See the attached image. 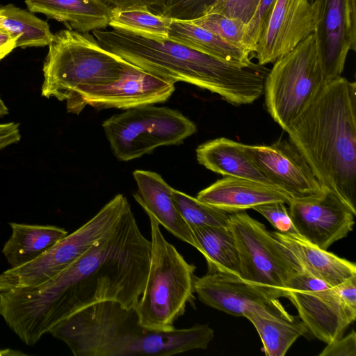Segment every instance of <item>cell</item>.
I'll list each match as a JSON object with an SVG mask.
<instances>
[{
  "label": "cell",
  "instance_id": "cell-6",
  "mask_svg": "<svg viewBox=\"0 0 356 356\" xmlns=\"http://www.w3.org/2000/svg\"><path fill=\"white\" fill-rule=\"evenodd\" d=\"M147 215L151 228L150 264L145 289L135 309L145 327L170 331L195 299L196 268L166 241L157 220Z\"/></svg>",
  "mask_w": 356,
  "mask_h": 356
},
{
  "label": "cell",
  "instance_id": "cell-19",
  "mask_svg": "<svg viewBox=\"0 0 356 356\" xmlns=\"http://www.w3.org/2000/svg\"><path fill=\"white\" fill-rule=\"evenodd\" d=\"M133 176L138 188L134 197L147 214L152 215L173 236L197 249L191 228L174 203L173 188L154 172L136 170Z\"/></svg>",
  "mask_w": 356,
  "mask_h": 356
},
{
  "label": "cell",
  "instance_id": "cell-3",
  "mask_svg": "<svg viewBox=\"0 0 356 356\" xmlns=\"http://www.w3.org/2000/svg\"><path fill=\"white\" fill-rule=\"evenodd\" d=\"M286 132L323 187L356 212L355 82L326 83Z\"/></svg>",
  "mask_w": 356,
  "mask_h": 356
},
{
  "label": "cell",
  "instance_id": "cell-16",
  "mask_svg": "<svg viewBox=\"0 0 356 356\" xmlns=\"http://www.w3.org/2000/svg\"><path fill=\"white\" fill-rule=\"evenodd\" d=\"M316 9L310 0H276L254 53L258 64L273 63L316 28Z\"/></svg>",
  "mask_w": 356,
  "mask_h": 356
},
{
  "label": "cell",
  "instance_id": "cell-38",
  "mask_svg": "<svg viewBox=\"0 0 356 356\" xmlns=\"http://www.w3.org/2000/svg\"><path fill=\"white\" fill-rule=\"evenodd\" d=\"M20 138L19 124L14 122L0 124V149L17 143Z\"/></svg>",
  "mask_w": 356,
  "mask_h": 356
},
{
  "label": "cell",
  "instance_id": "cell-9",
  "mask_svg": "<svg viewBox=\"0 0 356 356\" xmlns=\"http://www.w3.org/2000/svg\"><path fill=\"white\" fill-rule=\"evenodd\" d=\"M116 158L127 161L161 146L179 145L197 131L196 124L179 111L145 105L114 115L102 124Z\"/></svg>",
  "mask_w": 356,
  "mask_h": 356
},
{
  "label": "cell",
  "instance_id": "cell-40",
  "mask_svg": "<svg viewBox=\"0 0 356 356\" xmlns=\"http://www.w3.org/2000/svg\"><path fill=\"white\" fill-rule=\"evenodd\" d=\"M8 113V109L0 96V118Z\"/></svg>",
  "mask_w": 356,
  "mask_h": 356
},
{
  "label": "cell",
  "instance_id": "cell-33",
  "mask_svg": "<svg viewBox=\"0 0 356 356\" xmlns=\"http://www.w3.org/2000/svg\"><path fill=\"white\" fill-rule=\"evenodd\" d=\"M285 204L282 202H274L256 206L253 209L262 215L277 232L295 234L296 231Z\"/></svg>",
  "mask_w": 356,
  "mask_h": 356
},
{
  "label": "cell",
  "instance_id": "cell-22",
  "mask_svg": "<svg viewBox=\"0 0 356 356\" xmlns=\"http://www.w3.org/2000/svg\"><path fill=\"white\" fill-rule=\"evenodd\" d=\"M195 152L198 163L212 172L274 186L250 158L243 143L218 138L201 144Z\"/></svg>",
  "mask_w": 356,
  "mask_h": 356
},
{
  "label": "cell",
  "instance_id": "cell-24",
  "mask_svg": "<svg viewBox=\"0 0 356 356\" xmlns=\"http://www.w3.org/2000/svg\"><path fill=\"white\" fill-rule=\"evenodd\" d=\"M12 233L2 253L10 268L28 264L45 253L68 234L54 225L10 222Z\"/></svg>",
  "mask_w": 356,
  "mask_h": 356
},
{
  "label": "cell",
  "instance_id": "cell-35",
  "mask_svg": "<svg viewBox=\"0 0 356 356\" xmlns=\"http://www.w3.org/2000/svg\"><path fill=\"white\" fill-rule=\"evenodd\" d=\"M327 344L319 356L356 355V333L354 330L345 337H341Z\"/></svg>",
  "mask_w": 356,
  "mask_h": 356
},
{
  "label": "cell",
  "instance_id": "cell-8",
  "mask_svg": "<svg viewBox=\"0 0 356 356\" xmlns=\"http://www.w3.org/2000/svg\"><path fill=\"white\" fill-rule=\"evenodd\" d=\"M116 195L90 220L59 241L38 259L0 274V292L37 287L62 273L94 243L110 234L130 207Z\"/></svg>",
  "mask_w": 356,
  "mask_h": 356
},
{
  "label": "cell",
  "instance_id": "cell-7",
  "mask_svg": "<svg viewBox=\"0 0 356 356\" xmlns=\"http://www.w3.org/2000/svg\"><path fill=\"white\" fill-rule=\"evenodd\" d=\"M273 63L264 81L265 104L286 131L327 83L314 33Z\"/></svg>",
  "mask_w": 356,
  "mask_h": 356
},
{
  "label": "cell",
  "instance_id": "cell-29",
  "mask_svg": "<svg viewBox=\"0 0 356 356\" xmlns=\"http://www.w3.org/2000/svg\"><path fill=\"white\" fill-rule=\"evenodd\" d=\"M172 195L177 209L190 228L204 225L229 227V213L174 188Z\"/></svg>",
  "mask_w": 356,
  "mask_h": 356
},
{
  "label": "cell",
  "instance_id": "cell-37",
  "mask_svg": "<svg viewBox=\"0 0 356 356\" xmlns=\"http://www.w3.org/2000/svg\"><path fill=\"white\" fill-rule=\"evenodd\" d=\"M112 7L120 9L129 8H159L163 6L165 0H103Z\"/></svg>",
  "mask_w": 356,
  "mask_h": 356
},
{
  "label": "cell",
  "instance_id": "cell-5",
  "mask_svg": "<svg viewBox=\"0 0 356 356\" xmlns=\"http://www.w3.org/2000/svg\"><path fill=\"white\" fill-rule=\"evenodd\" d=\"M131 65L104 49L88 33L62 30L49 44L42 95L67 102L83 87L118 80Z\"/></svg>",
  "mask_w": 356,
  "mask_h": 356
},
{
  "label": "cell",
  "instance_id": "cell-39",
  "mask_svg": "<svg viewBox=\"0 0 356 356\" xmlns=\"http://www.w3.org/2000/svg\"><path fill=\"white\" fill-rule=\"evenodd\" d=\"M16 48V40L8 31L0 29V60Z\"/></svg>",
  "mask_w": 356,
  "mask_h": 356
},
{
  "label": "cell",
  "instance_id": "cell-20",
  "mask_svg": "<svg viewBox=\"0 0 356 356\" xmlns=\"http://www.w3.org/2000/svg\"><path fill=\"white\" fill-rule=\"evenodd\" d=\"M293 254L302 268L334 287L356 275V265L346 259L320 248L298 234L272 232Z\"/></svg>",
  "mask_w": 356,
  "mask_h": 356
},
{
  "label": "cell",
  "instance_id": "cell-13",
  "mask_svg": "<svg viewBox=\"0 0 356 356\" xmlns=\"http://www.w3.org/2000/svg\"><path fill=\"white\" fill-rule=\"evenodd\" d=\"M288 205L296 233L323 250L353 230L356 212L329 189L308 197L291 199Z\"/></svg>",
  "mask_w": 356,
  "mask_h": 356
},
{
  "label": "cell",
  "instance_id": "cell-17",
  "mask_svg": "<svg viewBox=\"0 0 356 356\" xmlns=\"http://www.w3.org/2000/svg\"><path fill=\"white\" fill-rule=\"evenodd\" d=\"M194 292L204 305L227 314L243 316L251 309H285L279 301L283 293L248 282L238 276L221 273L195 277Z\"/></svg>",
  "mask_w": 356,
  "mask_h": 356
},
{
  "label": "cell",
  "instance_id": "cell-21",
  "mask_svg": "<svg viewBox=\"0 0 356 356\" xmlns=\"http://www.w3.org/2000/svg\"><path fill=\"white\" fill-rule=\"evenodd\" d=\"M31 13H39L61 22L70 29L89 33L106 29L112 6L103 0H25Z\"/></svg>",
  "mask_w": 356,
  "mask_h": 356
},
{
  "label": "cell",
  "instance_id": "cell-11",
  "mask_svg": "<svg viewBox=\"0 0 356 356\" xmlns=\"http://www.w3.org/2000/svg\"><path fill=\"white\" fill-rule=\"evenodd\" d=\"M284 294L308 331L324 343L342 337L355 320L356 310L341 300L334 287L302 268L288 283Z\"/></svg>",
  "mask_w": 356,
  "mask_h": 356
},
{
  "label": "cell",
  "instance_id": "cell-31",
  "mask_svg": "<svg viewBox=\"0 0 356 356\" xmlns=\"http://www.w3.org/2000/svg\"><path fill=\"white\" fill-rule=\"evenodd\" d=\"M216 0H165L160 15L179 21H194L208 13Z\"/></svg>",
  "mask_w": 356,
  "mask_h": 356
},
{
  "label": "cell",
  "instance_id": "cell-28",
  "mask_svg": "<svg viewBox=\"0 0 356 356\" xmlns=\"http://www.w3.org/2000/svg\"><path fill=\"white\" fill-rule=\"evenodd\" d=\"M172 19L155 15L148 8L120 9L112 7L109 26L140 35L154 38H168Z\"/></svg>",
  "mask_w": 356,
  "mask_h": 356
},
{
  "label": "cell",
  "instance_id": "cell-36",
  "mask_svg": "<svg viewBox=\"0 0 356 356\" xmlns=\"http://www.w3.org/2000/svg\"><path fill=\"white\" fill-rule=\"evenodd\" d=\"M334 288L341 300L350 308L356 310V275Z\"/></svg>",
  "mask_w": 356,
  "mask_h": 356
},
{
  "label": "cell",
  "instance_id": "cell-12",
  "mask_svg": "<svg viewBox=\"0 0 356 356\" xmlns=\"http://www.w3.org/2000/svg\"><path fill=\"white\" fill-rule=\"evenodd\" d=\"M175 90L174 83L131 65L115 81L79 89L66 102L67 110L75 114L86 106L127 110L165 102Z\"/></svg>",
  "mask_w": 356,
  "mask_h": 356
},
{
  "label": "cell",
  "instance_id": "cell-1",
  "mask_svg": "<svg viewBox=\"0 0 356 356\" xmlns=\"http://www.w3.org/2000/svg\"><path fill=\"white\" fill-rule=\"evenodd\" d=\"M152 243L131 207L116 227L68 268L34 288L0 292V316L27 346L56 325L97 302L135 307L146 286Z\"/></svg>",
  "mask_w": 356,
  "mask_h": 356
},
{
  "label": "cell",
  "instance_id": "cell-23",
  "mask_svg": "<svg viewBox=\"0 0 356 356\" xmlns=\"http://www.w3.org/2000/svg\"><path fill=\"white\" fill-rule=\"evenodd\" d=\"M257 330L267 356H284L293 343L309 331L300 320L285 309L279 311L258 307L245 313Z\"/></svg>",
  "mask_w": 356,
  "mask_h": 356
},
{
  "label": "cell",
  "instance_id": "cell-15",
  "mask_svg": "<svg viewBox=\"0 0 356 356\" xmlns=\"http://www.w3.org/2000/svg\"><path fill=\"white\" fill-rule=\"evenodd\" d=\"M245 149L270 183L291 199L313 196L325 189L289 140L280 139L270 145H245Z\"/></svg>",
  "mask_w": 356,
  "mask_h": 356
},
{
  "label": "cell",
  "instance_id": "cell-34",
  "mask_svg": "<svg viewBox=\"0 0 356 356\" xmlns=\"http://www.w3.org/2000/svg\"><path fill=\"white\" fill-rule=\"evenodd\" d=\"M275 1L276 0H261L254 16L247 24L246 45L251 54L255 51Z\"/></svg>",
  "mask_w": 356,
  "mask_h": 356
},
{
  "label": "cell",
  "instance_id": "cell-27",
  "mask_svg": "<svg viewBox=\"0 0 356 356\" xmlns=\"http://www.w3.org/2000/svg\"><path fill=\"white\" fill-rule=\"evenodd\" d=\"M0 29L15 38L16 47L49 46L54 37L46 22L12 4L0 6Z\"/></svg>",
  "mask_w": 356,
  "mask_h": 356
},
{
  "label": "cell",
  "instance_id": "cell-14",
  "mask_svg": "<svg viewBox=\"0 0 356 356\" xmlns=\"http://www.w3.org/2000/svg\"><path fill=\"white\" fill-rule=\"evenodd\" d=\"M317 38L327 83L341 76L356 49V0H314Z\"/></svg>",
  "mask_w": 356,
  "mask_h": 356
},
{
  "label": "cell",
  "instance_id": "cell-30",
  "mask_svg": "<svg viewBox=\"0 0 356 356\" xmlns=\"http://www.w3.org/2000/svg\"><path fill=\"white\" fill-rule=\"evenodd\" d=\"M192 22L251 54L246 45L247 24L242 21L217 13H209Z\"/></svg>",
  "mask_w": 356,
  "mask_h": 356
},
{
  "label": "cell",
  "instance_id": "cell-10",
  "mask_svg": "<svg viewBox=\"0 0 356 356\" xmlns=\"http://www.w3.org/2000/svg\"><path fill=\"white\" fill-rule=\"evenodd\" d=\"M239 257L240 277L284 293L302 267L272 232L246 212L229 213Z\"/></svg>",
  "mask_w": 356,
  "mask_h": 356
},
{
  "label": "cell",
  "instance_id": "cell-25",
  "mask_svg": "<svg viewBox=\"0 0 356 356\" xmlns=\"http://www.w3.org/2000/svg\"><path fill=\"white\" fill-rule=\"evenodd\" d=\"M191 230L197 250L205 257L207 273H221L240 277L238 248L229 227L197 226Z\"/></svg>",
  "mask_w": 356,
  "mask_h": 356
},
{
  "label": "cell",
  "instance_id": "cell-41",
  "mask_svg": "<svg viewBox=\"0 0 356 356\" xmlns=\"http://www.w3.org/2000/svg\"><path fill=\"white\" fill-rule=\"evenodd\" d=\"M314 0H310V1L312 3Z\"/></svg>",
  "mask_w": 356,
  "mask_h": 356
},
{
  "label": "cell",
  "instance_id": "cell-26",
  "mask_svg": "<svg viewBox=\"0 0 356 356\" xmlns=\"http://www.w3.org/2000/svg\"><path fill=\"white\" fill-rule=\"evenodd\" d=\"M168 38L229 63L244 65L253 63L251 54L192 22L172 20Z\"/></svg>",
  "mask_w": 356,
  "mask_h": 356
},
{
  "label": "cell",
  "instance_id": "cell-4",
  "mask_svg": "<svg viewBox=\"0 0 356 356\" xmlns=\"http://www.w3.org/2000/svg\"><path fill=\"white\" fill-rule=\"evenodd\" d=\"M75 356H170L205 349L213 338L207 324L170 331L147 329L135 307L106 300L93 304L62 321L49 332Z\"/></svg>",
  "mask_w": 356,
  "mask_h": 356
},
{
  "label": "cell",
  "instance_id": "cell-18",
  "mask_svg": "<svg viewBox=\"0 0 356 356\" xmlns=\"http://www.w3.org/2000/svg\"><path fill=\"white\" fill-rule=\"evenodd\" d=\"M196 198L229 213L274 202L289 204L291 200L288 194L273 186L228 176L200 191Z\"/></svg>",
  "mask_w": 356,
  "mask_h": 356
},
{
  "label": "cell",
  "instance_id": "cell-2",
  "mask_svg": "<svg viewBox=\"0 0 356 356\" xmlns=\"http://www.w3.org/2000/svg\"><path fill=\"white\" fill-rule=\"evenodd\" d=\"M92 35L104 49L145 72L207 90L231 104H252L264 93L268 72L264 65L229 63L170 38L119 29L95 30Z\"/></svg>",
  "mask_w": 356,
  "mask_h": 356
},
{
  "label": "cell",
  "instance_id": "cell-32",
  "mask_svg": "<svg viewBox=\"0 0 356 356\" xmlns=\"http://www.w3.org/2000/svg\"><path fill=\"white\" fill-rule=\"evenodd\" d=\"M260 1L216 0L209 13H217L226 17L236 18L247 24L254 16Z\"/></svg>",
  "mask_w": 356,
  "mask_h": 356
}]
</instances>
